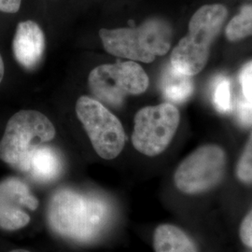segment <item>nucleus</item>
I'll use <instances>...</instances> for the list:
<instances>
[{
	"label": "nucleus",
	"mask_w": 252,
	"mask_h": 252,
	"mask_svg": "<svg viewBox=\"0 0 252 252\" xmlns=\"http://www.w3.org/2000/svg\"><path fill=\"white\" fill-rule=\"evenodd\" d=\"M240 236L244 243L252 247V211L245 218L240 228Z\"/></svg>",
	"instance_id": "obj_18"
},
{
	"label": "nucleus",
	"mask_w": 252,
	"mask_h": 252,
	"mask_svg": "<svg viewBox=\"0 0 252 252\" xmlns=\"http://www.w3.org/2000/svg\"><path fill=\"white\" fill-rule=\"evenodd\" d=\"M238 81L240 95L236 101L235 114L238 123L246 127L252 126V61L244 64Z\"/></svg>",
	"instance_id": "obj_14"
},
{
	"label": "nucleus",
	"mask_w": 252,
	"mask_h": 252,
	"mask_svg": "<svg viewBox=\"0 0 252 252\" xmlns=\"http://www.w3.org/2000/svg\"><path fill=\"white\" fill-rule=\"evenodd\" d=\"M162 95L171 104H180L189 99L193 92L191 76L176 69L171 63L168 64L160 80Z\"/></svg>",
	"instance_id": "obj_12"
},
{
	"label": "nucleus",
	"mask_w": 252,
	"mask_h": 252,
	"mask_svg": "<svg viewBox=\"0 0 252 252\" xmlns=\"http://www.w3.org/2000/svg\"><path fill=\"white\" fill-rule=\"evenodd\" d=\"M149 77L139 63L134 61L100 64L88 77L93 94L102 104L121 107L128 95H138L149 87Z\"/></svg>",
	"instance_id": "obj_5"
},
{
	"label": "nucleus",
	"mask_w": 252,
	"mask_h": 252,
	"mask_svg": "<svg viewBox=\"0 0 252 252\" xmlns=\"http://www.w3.org/2000/svg\"><path fill=\"white\" fill-rule=\"evenodd\" d=\"M153 247L155 252H197L189 237L180 228L170 224L157 227Z\"/></svg>",
	"instance_id": "obj_13"
},
{
	"label": "nucleus",
	"mask_w": 252,
	"mask_h": 252,
	"mask_svg": "<svg viewBox=\"0 0 252 252\" xmlns=\"http://www.w3.org/2000/svg\"><path fill=\"white\" fill-rule=\"evenodd\" d=\"M38 200L25 182L8 178L0 182V229L15 231L30 222L26 209L36 210Z\"/></svg>",
	"instance_id": "obj_9"
},
{
	"label": "nucleus",
	"mask_w": 252,
	"mask_h": 252,
	"mask_svg": "<svg viewBox=\"0 0 252 252\" xmlns=\"http://www.w3.org/2000/svg\"><path fill=\"white\" fill-rule=\"evenodd\" d=\"M63 169L61 157L53 148L40 146L32 153L28 173L39 182L56 180Z\"/></svg>",
	"instance_id": "obj_11"
},
{
	"label": "nucleus",
	"mask_w": 252,
	"mask_h": 252,
	"mask_svg": "<svg viewBox=\"0 0 252 252\" xmlns=\"http://www.w3.org/2000/svg\"><path fill=\"white\" fill-rule=\"evenodd\" d=\"M225 35L230 41L252 36V5L244 6L239 13L230 21L226 27Z\"/></svg>",
	"instance_id": "obj_15"
},
{
	"label": "nucleus",
	"mask_w": 252,
	"mask_h": 252,
	"mask_svg": "<svg viewBox=\"0 0 252 252\" xmlns=\"http://www.w3.org/2000/svg\"><path fill=\"white\" fill-rule=\"evenodd\" d=\"M9 252H31L29 251H26V250H14V251H11Z\"/></svg>",
	"instance_id": "obj_21"
},
{
	"label": "nucleus",
	"mask_w": 252,
	"mask_h": 252,
	"mask_svg": "<svg viewBox=\"0 0 252 252\" xmlns=\"http://www.w3.org/2000/svg\"><path fill=\"white\" fill-rule=\"evenodd\" d=\"M22 0H0V11L5 13H16L21 8Z\"/></svg>",
	"instance_id": "obj_19"
},
{
	"label": "nucleus",
	"mask_w": 252,
	"mask_h": 252,
	"mask_svg": "<svg viewBox=\"0 0 252 252\" xmlns=\"http://www.w3.org/2000/svg\"><path fill=\"white\" fill-rule=\"evenodd\" d=\"M180 121L179 109L169 102L139 109L132 135L135 150L150 157L161 154L171 143Z\"/></svg>",
	"instance_id": "obj_7"
},
{
	"label": "nucleus",
	"mask_w": 252,
	"mask_h": 252,
	"mask_svg": "<svg viewBox=\"0 0 252 252\" xmlns=\"http://www.w3.org/2000/svg\"><path fill=\"white\" fill-rule=\"evenodd\" d=\"M224 152L215 145H206L190 153L175 172L174 181L182 192L193 194L214 187L225 168Z\"/></svg>",
	"instance_id": "obj_8"
},
{
	"label": "nucleus",
	"mask_w": 252,
	"mask_h": 252,
	"mask_svg": "<svg viewBox=\"0 0 252 252\" xmlns=\"http://www.w3.org/2000/svg\"><path fill=\"white\" fill-rule=\"evenodd\" d=\"M228 15L221 4L205 5L192 15L188 34L181 38L171 54L172 65L189 76L198 74L207 64L210 47Z\"/></svg>",
	"instance_id": "obj_3"
},
{
	"label": "nucleus",
	"mask_w": 252,
	"mask_h": 252,
	"mask_svg": "<svg viewBox=\"0 0 252 252\" xmlns=\"http://www.w3.org/2000/svg\"><path fill=\"white\" fill-rule=\"evenodd\" d=\"M212 102L220 113H229L233 110L232 83L225 76H219L212 85Z\"/></svg>",
	"instance_id": "obj_16"
},
{
	"label": "nucleus",
	"mask_w": 252,
	"mask_h": 252,
	"mask_svg": "<svg viewBox=\"0 0 252 252\" xmlns=\"http://www.w3.org/2000/svg\"><path fill=\"white\" fill-rule=\"evenodd\" d=\"M76 113L95 153L105 160L118 157L126 143L120 120L104 104L87 95H82L77 101Z\"/></svg>",
	"instance_id": "obj_6"
},
{
	"label": "nucleus",
	"mask_w": 252,
	"mask_h": 252,
	"mask_svg": "<svg viewBox=\"0 0 252 252\" xmlns=\"http://www.w3.org/2000/svg\"><path fill=\"white\" fill-rule=\"evenodd\" d=\"M237 176L244 182H252V133L238 162Z\"/></svg>",
	"instance_id": "obj_17"
},
{
	"label": "nucleus",
	"mask_w": 252,
	"mask_h": 252,
	"mask_svg": "<svg viewBox=\"0 0 252 252\" xmlns=\"http://www.w3.org/2000/svg\"><path fill=\"white\" fill-rule=\"evenodd\" d=\"M99 36L108 54L134 62L152 63L170 50L172 29L166 21L152 18L137 27L102 28Z\"/></svg>",
	"instance_id": "obj_2"
},
{
	"label": "nucleus",
	"mask_w": 252,
	"mask_h": 252,
	"mask_svg": "<svg viewBox=\"0 0 252 252\" xmlns=\"http://www.w3.org/2000/svg\"><path fill=\"white\" fill-rule=\"evenodd\" d=\"M45 51V36L32 20L19 23L12 41V52L20 65L27 70L36 68Z\"/></svg>",
	"instance_id": "obj_10"
},
{
	"label": "nucleus",
	"mask_w": 252,
	"mask_h": 252,
	"mask_svg": "<svg viewBox=\"0 0 252 252\" xmlns=\"http://www.w3.org/2000/svg\"><path fill=\"white\" fill-rule=\"evenodd\" d=\"M4 73H5V65H4V61L2 59V56L0 54V83L4 78Z\"/></svg>",
	"instance_id": "obj_20"
},
{
	"label": "nucleus",
	"mask_w": 252,
	"mask_h": 252,
	"mask_svg": "<svg viewBox=\"0 0 252 252\" xmlns=\"http://www.w3.org/2000/svg\"><path fill=\"white\" fill-rule=\"evenodd\" d=\"M53 123L39 111L20 110L11 116L0 141V160L22 173H28L32 153L53 140Z\"/></svg>",
	"instance_id": "obj_4"
},
{
	"label": "nucleus",
	"mask_w": 252,
	"mask_h": 252,
	"mask_svg": "<svg viewBox=\"0 0 252 252\" xmlns=\"http://www.w3.org/2000/svg\"><path fill=\"white\" fill-rule=\"evenodd\" d=\"M111 218L108 202L71 189L55 191L47 210L48 224L55 234L77 243H91L107 229Z\"/></svg>",
	"instance_id": "obj_1"
}]
</instances>
